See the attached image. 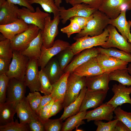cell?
<instances>
[{
    "mask_svg": "<svg viewBox=\"0 0 131 131\" xmlns=\"http://www.w3.org/2000/svg\"><path fill=\"white\" fill-rule=\"evenodd\" d=\"M92 15V18L85 27L74 38L75 40L86 36L92 37L99 35L109 25L110 19L99 10L95 11Z\"/></svg>",
    "mask_w": 131,
    "mask_h": 131,
    "instance_id": "obj_1",
    "label": "cell"
},
{
    "mask_svg": "<svg viewBox=\"0 0 131 131\" xmlns=\"http://www.w3.org/2000/svg\"><path fill=\"white\" fill-rule=\"evenodd\" d=\"M109 32L107 28L101 34L94 36H86L77 39L76 41L71 45L70 48L75 55H77L82 50L98 46L103 45L107 40Z\"/></svg>",
    "mask_w": 131,
    "mask_h": 131,
    "instance_id": "obj_2",
    "label": "cell"
},
{
    "mask_svg": "<svg viewBox=\"0 0 131 131\" xmlns=\"http://www.w3.org/2000/svg\"><path fill=\"white\" fill-rule=\"evenodd\" d=\"M85 77L70 73L67 79L66 90L63 103L64 108L69 106L79 96L81 90L86 86Z\"/></svg>",
    "mask_w": 131,
    "mask_h": 131,
    "instance_id": "obj_3",
    "label": "cell"
},
{
    "mask_svg": "<svg viewBox=\"0 0 131 131\" xmlns=\"http://www.w3.org/2000/svg\"><path fill=\"white\" fill-rule=\"evenodd\" d=\"M40 30L34 25H28L27 30L16 35L10 40L13 50L21 52L26 49L32 40L37 36Z\"/></svg>",
    "mask_w": 131,
    "mask_h": 131,
    "instance_id": "obj_4",
    "label": "cell"
},
{
    "mask_svg": "<svg viewBox=\"0 0 131 131\" xmlns=\"http://www.w3.org/2000/svg\"><path fill=\"white\" fill-rule=\"evenodd\" d=\"M9 68L6 74L10 78L24 80L29 58L20 52L13 50Z\"/></svg>",
    "mask_w": 131,
    "mask_h": 131,
    "instance_id": "obj_5",
    "label": "cell"
},
{
    "mask_svg": "<svg viewBox=\"0 0 131 131\" xmlns=\"http://www.w3.org/2000/svg\"><path fill=\"white\" fill-rule=\"evenodd\" d=\"M26 87L24 80L10 78L7 89L6 102L11 103L16 108L25 97Z\"/></svg>",
    "mask_w": 131,
    "mask_h": 131,
    "instance_id": "obj_6",
    "label": "cell"
},
{
    "mask_svg": "<svg viewBox=\"0 0 131 131\" xmlns=\"http://www.w3.org/2000/svg\"><path fill=\"white\" fill-rule=\"evenodd\" d=\"M50 16L47 12L41 11L40 7H37L34 12H33L25 7L19 8L18 18L22 19L28 25H34L38 27L41 31L43 30L45 18Z\"/></svg>",
    "mask_w": 131,
    "mask_h": 131,
    "instance_id": "obj_7",
    "label": "cell"
},
{
    "mask_svg": "<svg viewBox=\"0 0 131 131\" xmlns=\"http://www.w3.org/2000/svg\"><path fill=\"white\" fill-rule=\"evenodd\" d=\"M59 15L53 17L52 20L50 16L45 19L43 30H41L43 45L46 48H49L54 44L55 38L58 33V26L60 22Z\"/></svg>",
    "mask_w": 131,
    "mask_h": 131,
    "instance_id": "obj_8",
    "label": "cell"
},
{
    "mask_svg": "<svg viewBox=\"0 0 131 131\" xmlns=\"http://www.w3.org/2000/svg\"><path fill=\"white\" fill-rule=\"evenodd\" d=\"M66 9L64 7L59 8V16L62 23L65 24L68 20L76 16L88 17L97 10L91 8L88 4L82 3L76 4Z\"/></svg>",
    "mask_w": 131,
    "mask_h": 131,
    "instance_id": "obj_9",
    "label": "cell"
},
{
    "mask_svg": "<svg viewBox=\"0 0 131 131\" xmlns=\"http://www.w3.org/2000/svg\"><path fill=\"white\" fill-rule=\"evenodd\" d=\"M131 9V0H105L98 10L110 19L116 18L123 9Z\"/></svg>",
    "mask_w": 131,
    "mask_h": 131,
    "instance_id": "obj_10",
    "label": "cell"
},
{
    "mask_svg": "<svg viewBox=\"0 0 131 131\" xmlns=\"http://www.w3.org/2000/svg\"><path fill=\"white\" fill-rule=\"evenodd\" d=\"M109 32L108 39L101 46L104 49L111 47L131 53V44L118 32L115 27L109 24L107 27Z\"/></svg>",
    "mask_w": 131,
    "mask_h": 131,
    "instance_id": "obj_11",
    "label": "cell"
},
{
    "mask_svg": "<svg viewBox=\"0 0 131 131\" xmlns=\"http://www.w3.org/2000/svg\"><path fill=\"white\" fill-rule=\"evenodd\" d=\"M71 45L68 42L60 39L55 41L53 45L49 48H45L42 45L41 48V55L37 60L38 66L40 67L41 69L44 68L54 56L62 50L70 47Z\"/></svg>",
    "mask_w": 131,
    "mask_h": 131,
    "instance_id": "obj_12",
    "label": "cell"
},
{
    "mask_svg": "<svg viewBox=\"0 0 131 131\" xmlns=\"http://www.w3.org/2000/svg\"><path fill=\"white\" fill-rule=\"evenodd\" d=\"M38 67L37 59H29L24 81L25 85L29 88L31 92L40 91L41 85Z\"/></svg>",
    "mask_w": 131,
    "mask_h": 131,
    "instance_id": "obj_13",
    "label": "cell"
},
{
    "mask_svg": "<svg viewBox=\"0 0 131 131\" xmlns=\"http://www.w3.org/2000/svg\"><path fill=\"white\" fill-rule=\"evenodd\" d=\"M115 108L112 105L106 102L93 110L87 111L84 120H87V122L92 121H111L114 117L113 113Z\"/></svg>",
    "mask_w": 131,
    "mask_h": 131,
    "instance_id": "obj_14",
    "label": "cell"
},
{
    "mask_svg": "<svg viewBox=\"0 0 131 131\" xmlns=\"http://www.w3.org/2000/svg\"><path fill=\"white\" fill-rule=\"evenodd\" d=\"M112 90L114 95L108 101L106 102L110 104L115 108L124 103L131 105V86L126 87L119 83L115 84L112 86Z\"/></svg>",
    "mask_w": 131,
    "mask_h": 131,
    "instance_id": "obj_15",
    "label": "cell"
},
{
    "mask_svg": "<svg viewBox=\"0 0 131 131\" xmlns=\"http://www.w3.org/2000/svg\"><path fill=\"white\" fill-rule=\"evenodd\" d=\"M85 77L86 86L87 90L107 92L109 89V73H105Z\"/></svg>",
    "mask_w": 131,
    "mask_h": 131,
    "instance_id": "obj_16",
    "label": "cell"
},
{
    "mask_svg": "<svg viewBox=\"0 0 131 131\" xmlns=\"http://www.w3.org/2000/svg\"><path fill=\"white\" fill-rule=\"evenodd\" d=\"M96 57L104 73L127 69L129 63L104 54H99Z\"/></svg>",
    "mask_w": 131,
    "mask_h": 131,
    "instance_id": "obj_17",
    "label": "cell"
},
{
    "mask_svg": "<svg viewBox=\"0 0 131 131\" xmlns=\"http://www.w3.org/2000/svg\"><path fill=\"white\" fill-rule=\"evenodd\" d=\"M19 8L7 0H0V25L13 22L18 18Z\"/></svg>",
    "mask_w": 131,
    "mask_h": 131,
    "instance_id": "obj_18",
    "label": "cell"
},
{
    "mask_svg": "<svg viewBox=\"0 0 131 131\" xmlns=\"http://www.w3.org/2000/svg\"><path fill=\"white\" fill-rule=\"evenodd\" d=\"M99 54L97 48L94 47L85 49L78 54L64 70V73H73L78 67L92 58L96 57Z\"/></svg>",
    "mask_w": 131,
    "mask_h": 131,
    "instance_id": "obj_19",
    "label": "cell"
},
{
    "mask_svg": "<svg viewBox=\"0 0 131 131\" xmlns=\"http://www.w3.org/2000/svg\"><path fill=\"white\" fill-rule=\"evenodd\" d=\"M107 92L87 90L82 101L79 112L90 108L95 109L103 104Z\"/></svg>",
    "mask_w": 131,
    "mask_h": 131,
    "instance_id": "obj_20",
    "label": "cell"
},
{
    "mask_svg": "<svg viewBox=\"0 0 131 131\" xmlns=\"http://www.w3.org/2000/svg\"><path fill=\"white\" fill-rule=\"evenodd\" d=\"M28 27V24L19 19L10 23L0 25V32L5 38L11 40L16 35L27 30Z\"/></svg>",
    "mask_w": 131,
    "mask_h": 131,
    "instance_id": "obj_21",
    "label": "cell"
},
{
    "mask_svg": "<svg viewBox=\"0 0 131 131\" xmlns=\"http://www.w3.org/2000/svg\"><path fill=\"white\" fill-rule=\"evenodd\" d=\"M73 73L78 75L85 77L104 73L96 57L92 58L78 67Z\"/></svg>",
    "mask_w": 131,
    "mask_h": 131,
    "instance_id": "obj_22",
    "label": "cell"
},
{
    "mask_svg": "<svg viewBox=\"0 0 131 131\" xmlns=\"http://www.w3.org/2000/svg\"><path fill=\"white\" fill-rule=\"evenodd\" d=\"M16 110L21 123H28L32 120L39 118L30 107L25 97L17 104Z\"/></svg>",
    "mask_w": 131,
    "mask_h": 131,
    "instance_id": "obj_23",
    "label": "cell"
},
{
    "mask_svg": "<svg viewBox=\"0 0 131 131\" xmlns=\"http://www.w3.org/2000/svg\"><path fill=\"white\" fill-rule=\"evenodd\" d=\"M64 73L60 78L52 84L51 94L55 101H58L63 104L66 94L67 79L70 74Z\"/></svg>",
    "mask_w": 131,
    "mask_h": 131,
    "instance_id": "obj_24",
    "label": "cell"
},
{
    "mask_svg": "<svg viewBox=\"0 0 131 131\" xmlns=\"http://www.w3.org/2000/svg\"><path fill=\"white\" fill-rule=\"evenodd\" d=\"M42 69L52 84L59 79L64 73L56 57L51 58Z\"/></svg>",
    "mask_w": 131,
    "mask_h": 131,
    "instance_id": "obj_25",
    "label": "cell"
},
{
    "mask_svg": "<svg viewBox=\"0 0 131 131\" xmlns=\"http://www.w3.org/2000/svg\"><path fill=\"white\" fill-rule=\"evenodd\" d=\"M43 40L40 30L37 36L34 39L25 49L21 53L29 59L34 58L38 60L41 55V48L43 45Z\"/></svg>",
    "mask_w": 131,
    "mask_h": 131,
    "instance_id": "obj_26",
    "label": "cell"
},
{
    "mask_svg": "<svg viewBox=\"0 0 131 131\" xmlns=\"http://www.w3.org/2000/svg\"><path fill=\"white\" fill-rule=\"evenodd\" d=\"M126 9L123 10L116 18L110 19L109 24L111 25L116 28L121 35L128 41L129 33L130 32L131 25L126 19Z\"/></svg>",
    "mask_w": 131,
    "mask_h": 131,
    "instance_id": "obj_27",
    "label": "cell"
},
{
    "mask_svg": "<svg viewBox=\"0 0 131 131\" xmlns=\"http://www.w3.org/2000/svg\"><path fill=\"white\" fill-rule=\"evenodd\" d=\"M87 90L86 86L81 90L78 98L68 106L64 108L63 113L60 119L62 121L79 112L80 108L86 93Z\"/></svg>",
    "mask_w": 131,
    "mask_h": 131,
    "instance_id": "obj_28",
    "label": "cell"
},
{
    "mask_svg": "<svg viewBox=\"0 0 131 131\" xmlns=\"http://www.w3.org/2000/svg\"><path fill=\"white\" fill-rule=\"evenodd\" d=\"M16 108L8 102L0 103V125H6L14 121Z\"/></svg>",
    "mask_w": 131,
    "mask_h": 131,
    "instance_id": "obj_29",
    "label": "cell"
},
{
    "mask_svg": "<svg viewBox=\"0 0 131 131\" xmlns=\"http://www.w3.org/2000/svg\"><path fill=\"white\" fill-rule=\"evenodd\" d=\"M87 111L79 112L77 114L70 116L63 123L61 131H71L80 125L85 124L83 121L86 114Z\"/></svg>",
    "mask_w": 131,
    "mask_h": 131,
    "instance_id": "obj_30",
    "label": "cell"
},
{
    "mask_svg": "<svg viewBox=\"0 0 131 131\" xmlns=\"http://www.w3.org/2000/svg\"><path fill=\"white\" fill-rule=\"evenodd\" d=\"M110 81H115L123 85L131 86V75L127 68L115 70L109 73Z\"/></svg>",
    "mask_w": 131,
    "mask_h": 131,
    "instance_id": "obj_31",
    "label": "cell"
},
{
    "mask_svg": "<svg viewBox=\"0 0 131 131\" xmlns=\"http://www.w3.org/2000/svg\"><path fill=\"white\" fill-rule=\"evenodd\" d=\"M97 48L99 53L105 54L128 63L131 62V53L119 50L113 47L108 49L100 47Z\"/></svg>",
    "mask_w": 131,
    "mask_h": 131,
    "instance_id": "obj_32",
    "label": "cell"
},
{
    "mask_svg": "<svg viewBox=\"0 0 131 131\" xmlns=\"http://www.w3.org/2000/svg\"><path fill=\"white\" fill-rule=\"evenodd\" d=\"M31 5L34 3L39 4L43 9L47 12L52 13L53 17L59 14V8L56 5L54 0H29Z\"/></svg>",
    "mask_w": 131,
    "mask_h": 131,
    "instance_id": "obj_33",
    "label": "cell"
},
{
    "mask_svg": "<svg viewBox=\"0 0 131 131\" xmlns=\"http://www.w3.org/2000/svg\"><path fill=\"white\" fill-rule=\"evenodd\" d=\"M72 49L69 47L61 51L56 56L62 70L65 69L72 60L75 56Z\"/></svg>",
    "mask_w": 131,
    "mask_h": 131,
    "instance_id": "obj_34",
    "label": "cell"
},
{
    "mask_svg": "<svg viewBox=\"0 0 131 131\" xmlns=\"http://www.w3.org/2000/svg\"><path fill=\"white\" fill-rule=\"evenodd\" d=\"M39 74L41 85L40 91L43 93L44 95H51L52 90V85L42 69H41L39 71Z\"/></svg>",
    "mask_w": 131,
    "mask_h": 131,
    "instance_id": "obj_35",
    "label": "cell"
},
{
    "mask_svg": "<svg viewBox=\"0 0 131 131\" xmlns=\"http://www.w3.org/2000/svg\"><path fill=\"white\" fill-rule=\"evenodd\" d=\"M30 131L28 123H19L17 119L4 125H0V131Z\"/></svg>",
    "mask_w": 131,
    "mask_h": 131,
    "instance_id": "obj_36",
    "label": "cell"
},
{
    "mask_svg": "<svg viewBox=\"0 0 131 131\" xmlns=\"http://www.w3.org/2000/svg\"><path fill=\"white\" fill-rule=\"evenodd\" d=\"M115 119L123 123L131 131V112H128L122 109L120 107L116 108L114 111Z\"/></svg>",
    "mask_w": 131,
    "mask_h": 131,
    "instance_id": "obj_37",
    "label": "cell"
},
{
    "mask_svg": "<svg viewBox=\"0 0 131 131\" xmlns=\"http://www.w3.org/2000/svg\"><path fill=\"white\" fill-rule=\"evenodd\" d=\"M13 55V50L11 46L10 40L5 38L0 41V57L11 59Z\"/></svg>",
    "mask_w": 131,
    "mask_h": 131,
    "instance_id": "obj_38",
    "label": "cell"
},
{
    "mask_svg": "<svg viewBox=\"0 0 131 131\" xmlns=\"http://www.w3.org/2000/svg\"><path fill=\"white\" fill-rule=\"evenodd\" d=\"M42 96L38 91H35L29 93L26 97L30 107L36 114Z\"/></svg>",
    "mask_w": 131,
    "mask_h": 131,
    "instance_id": "obj_39",
    "label": "cell"
},
{
    "mask_svg": "<svg viewBox=\"0 0 131 131\" xmlns=\"http://www.w3.org/2000/svg\"><path fill=\"white\" fill-rule=\"evenodd\" d=\"M69 20L70 21V24L60 30L62 33L67 35L68 38H69L74 33H79L82 30L81 27L75 20L71 18Z\"/></svg>",
    "mask_w": 131,
    "mask_h": 131,
    "instance_id": "obj_40",
    "label": "cell"
},
{
    "mask_svg": "<svg viewBox=\"0 0 131 131\" xmlns=\"http://www.w3.org/2000/svg\"><path fill=\"white\" fill-rule=\"evenodd\" d=\"M10 78L5 74L0 75V103L6 100V92Z\"/></svg>",
    "mask_w": 131,
    "mask_h": 131,
    "instance_id": "obj_41",
    "label": "cell"
},
{
    "mask_svg": "<svg viewBox=\"0 0 131 131\" xmlns=\"http://www.w3.org/2000/svg\"><path fill=\"white\" fill-rule=\"evenodd\" d=\"M62 121L60 118L54 119H49L43 123L46 131H60L63 126Z\"/></svg>",
    "mask_w": 131,
    "mask_h": 131,
    "instance_id": "obj_42",
    "label": "cell"
},
{
    "mask_svg": "<svg viewBox=\"0 0 131 131\" xmlns=\"http://www.w3.org/2000/svg\"><path fill=\"white\" fill-rule=\"evenodd\" d=\"M118 121L117 119H115L105 122L102 120H97L94 121V123L97 126L96 131H114Z\"/></svg>",
    "mask_w": 131,
    "mask_h": 131,
    "instance_id": "obj_43",
    "label": "cell"
},
{
    "mask_svg": "<svg viewBox=\"0 0 131 131\" xmlns=\"http://www.w3.org/2000/svg\"><path fill=\"white\" fill-rule=\"evenodd\" d=\"M105 0H71L69 2L73 6L77 4L84 3L96 10H98Z\"/></svg>",
    "mask_w": 131,
    "mask_h": 131,
    "instance_id": "obj_44",
    "label": "cell"
},
{
    "mask_svg": "<svg viewBox=\"0 0 131 131\" xmlns=\"http://www.w3.org/2000/svg\"><path fill=\"white\" fill-rule=\"evenodd\" d=\"M55 101L53 99L50 103L44 106L37 114L39 119L43 123L49 119L51 107Z\"/></svg>",
    "mask_w": 131,
    "mask_h": 131,
    "instance_id": "obj_45",
    "label": "cell"
},
{
    "mask_svg": "<svg viewBox=\"0 0 131 131\" xmlns=\"http://www.w3.org/2000/svg\"><path fill=\"white\" fill-rule=\"evenodd\" d=\"M28 124L30 131H45L43 124L39 118L32 120Z\"/></svg>",
    "mask_w": 131,
    "mask_h": 131,
    "instance_id": "obj_46",
    "label": "cell"
},
{
    "mask_svg": "<svg viewBox=\"0 0 131 131\" xmlns=\"http://www.w3.org/2000/svg\"><path fill=\"white\" fill-rule=\"evenodd\" d=\"M11 62V59L0 57V75L6 74L8 71Z\"/></svg>",
    "mask_w": 131,
    "mask_h": 131,
    "instance_id": "obj_47",
    "label": "cell"
},
{
    "mask_svg": "<svg viewBox=\"0 0 131 131\" xmlns=\"http://www.w3.org/2000/svg\"><path fill=\"white\" fill-rule=\"evenodd\" d=\"M63 104L58 101H55L52 105L49 114V118L56 115L63 108Z\"/></svg>",
    "mask_w": 131,
    "mask_h": 131,
    "instance_id": "obj_48",
    "label": "cell"
},
{
    "mask_svg": "<svg viewBox=\"0 0 131 131\" xmlns=\"http://www.w3.org/2000/svg\"><path fill=\"white\" fill-rule=\"evenodd\" d=\"M93 17L92 14L88 17L76 16L72 18L75 20L81 27L82 30L86 26L89 21Z\"/></svg>",
    "mask_w": 131,
    "mask_h": 131,
    "instance_id": "obj_49",
    "label": "cell"
},
{
    "mask_svg": "<svg viewBox=\"0 0 131 131\" xmlns=\"http://www.w3.org/2000/svg\"><path fill=\"white\" fill-rule=\"evenodd\" d=\"M9 2L20 6L25 7L33 12L35 11L34 8L29 2V0H7Z\"/></svg>",
    "mask_w": 131,
    "mask_h": 131,
    "instance_id": "obj_50",
    "label": "cell"
},
{
    "mask_svg": "<svg viewBox=\"0 0 131 131\" xmlns=\"http://www.w3.org/2000/svg\"><path fill=\"white\" fill-rule=\"evenodd\" d=\"M53 99V98L51 95L42 96L36 114L38 113L44 106L50 103Z\"/></svg>",
    "mask_w": 131,
    "mask_h": 131,
    "instance_id": "obj_51",
    "label": "cell"
},
{
    "mask_svg": "<svg viewBox=\"0 0 131 131\" xmlns=\"http://www.w3.org/2000/svg\"><path fill=\"white\" fill-rule=\"evenodd\" d=\"M114 131H130L129 129L121 121L118 120Z\"/></svg>",
    "mask_w": 131,
    "mask_h": 131,
    "instance_id": "obj_52",
    "label": "cell"
},
{
    "mask_svg": "<svg viewBox=\"0 0 131 131\" xmlns=\"http://www.w3.org/2000/svg\"><path fill=\"white\" fill-rule=\"evenodd\" d=\"M55 3L58 8H59L60 7V4L62 3V0H54Z\"/></svg>",
    "mask_w": 131,
    "mask_h": 131,
    "instance_id": "obj_53",
    "label": "cell"
},
{
    "mask_svg": "<svg viewBox=\"0 0 131 131\" xmlns=\"http://www.w3.org/2000/svg\"><path fill=\"white\" fill-rule=\"evenodd\" d=\"M127 68L129 73L131 75V64L128 65Z\"/></svg>",
    "mask_w": 131,
    "mask_h": 131,
    "instance_id": "obj_54",
    "label": "cell"
},
{
    "mask_svg": "<svg viewBox=\"0 0 131 131\" xmlns=\"http://www.w3.org/2000/svg\"><path fill=\"white\" fill-rule=\"evenodd\" d=\"M128 41L131 44V33L130 32L129 33L128 36Z\"/></svg>",
    "mask_w": 131,
    "mask_h": 131,
    "instance_id": "obj_55",
    "label": "cell"
},
{
    "mask_svg": "<svg viewBox=\"0 0 131 131\" xmlns=\"http://www.w3.org/2000/svg\"><path fill=\"white\" fill-rule=\"evenodd\" d=\"M71 0H65V1L66 3H69V2Z\"/></svg>",
    "mask_w": 131,
    "mask_h": 131,
    "instance_id": "obj_56",
    "label": "cell"
},
{
    "mask_svg": "<svg viewBox=\"0 0 131 131\" xmlns=\"http://www.w3.org/2000/svg\"><path fill=\"white\" fill-rule=\"evenodd\" d=\"M128 22H129V23H130V25H131V21L130 20H129L128 21Z\"/></svg>",
    "mask_w": 131,
    "mask_h": 131,
    "instance_id": "obj_57",
    "label": "cell"
}]
</instances>
